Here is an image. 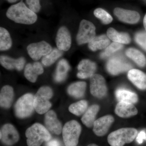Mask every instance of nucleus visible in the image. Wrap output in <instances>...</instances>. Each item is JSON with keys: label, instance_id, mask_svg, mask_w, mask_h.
<instances>
[{"label": "nucleus", "instance_id": "f3484780", "mask_svg": "<svg viewBox=\"0 0 146 146\" xmlns=\"http://www.w3.org/2000/svg\"><path fill=\"white\" fill-rule=\"evenodd\" d=\"M26 63L25 58L21 57L15 59L7 56L1 55L0 63L4 68L8 70H16L21 71L23 70Z\"/></svg>", "mask_w": 146, "mask_h": 146}, {"label": "nucleus", "instance_id": "2eb2a0df", "mask_svg": "<svg viewBox=\"0 0 146 146\" xmlns=\"http://www.w3.org/2000/svg\"><path fill=\"white\" fill-rule=\"evenodd\" d=\"M114 13L119 20L127 23H136L140 19V14L135 11L117 7L114 9Z\"/></svg>", "mask_w": 146, "mask_h": 146}, {"label": "nucleus", "instance_id": "7ed1b4c3", "mask_svg": "<svg viewBox=\"0 0 146 146\" xmlns=\"http://www.w3.org/2000/svg\"><path fill=\"white\" fill-rule=\"evenodd\" d=\"M138 135V131L133 128H123L111 132L107 140L111 146H123L130 143Z\"/></svg>", "mask_w": 146, "mask_h": 146}, {"label": "nucleus", "instance_id": "c756f323", "mask_svg": "<svg viewBox=\"0 0 146 146\" xmlns=\"http://www.w3.org/2000/svg\"><path fill=\"white\" fill-rule=\"evenodd\" d=\"M88 104L85 100H82L70 105L69 107L70 112L76 116L83 115L88 109Z\"/></svg>", "mask_w": 146, "mask_h": 146}, {"label": "nucleus", "instance_id": "ea45409f", "mask_svg": "<svg viewBox=\"0 0 146 146\" xmlns=\"http://www.w3.org/2000/svg\"><path fill=\"white\" fill-rule=\"evenodd\" d=\"M87 146H99L98 145H96L95 144H91L90 145H88Z\"/></svg>", "mask_w": 146, "mask_h": 146}, {"label": "nucleus", "instance_id": "4468645a", "mask_svg": "<svg viewBox=\"0 0 146 146\" xmlns=\"http://www.w3.org/2000/svg\"><path fill=\"white\" fill-rule=\"evenodd\" d=\"M115 121L113 116L106 115L99 118L94 122L93 131L97 136H103L107 133L108 131Z\"/></svg>", "mask_w": 146, "mask_h": 146}, {"label": "nucleus", "instance_id": "473e14b6", "mask_svg": "<svg viewBox=\"0 0 146 146\" xmlns=\"http://www.w3.org/2000/svg\"><path fill=\"white\" fill-rule=\"evenodd\" d=\"M123 47L122 44L120 43L113 42L110 44L106 48L104 51L102 53L100 56L102 58H107L114 54L115 53L120 50Z\"/></svg>", "mask_w": 146, "mask_h": 146}, {"label": "nucleus", "instance_id": "c9c22d12", "mask_svg": "<svg viewBox=\"0 0 146 146\" xmlns=\"http://www.w3.org/2000/svg\"><path fill=\"white\" fill-rule=\"evenodd\" d=\"M145 140H146V133L145 131H142L137 135L136 141L138 143L141 144L143 143Z\"/></svg>", "mask_w": 146, "mask_h": 146}, {"label": "nucleus", "instance_id": "c85d7f7f", "mask_svg": "<svg viewBox=\"0 0 146 146\" xmlns=\"http://www.w3.org/2000/svg\"><path fill=\"white\" fill-rule=\"evenodd\" d=\"M12 41L10 33L4 28H0V50L1 51L9 50L12 46Z\"/></svg>", "mask_w": 146, "mask_h": 146}, {"label": "nucleus", "instance_id": "a211bd4d", "mask_svg": "<svg viewBox=\"0 0 146 146\" xmlns=\"http://www.w3.org/2000/svg\"><path fill=\"white\" fill-rule=\"evenodd\" d=\"M44 72V68L41 63L35 62L33 64L29 63L26 65L24 75L29 81L34 83L36 81L38 76L42 74Z\"/></svg>", "mask_w": 146, "mask_h": 146}, {"label": "nucleus", "instance_id": "f8f14e48", "mask_svg": "<svg viewBox=\"0 0 146 146\" xmlns=\"http://www.w3.org/2000/svg\"><path fill=\"white\" fill-rule=\"evenodd\" d=\"M57 48L62 51H68L72 44V38L69 30L65 26L60 27L56 37Z\"/></svg>", "mask_w": 146, "mask_h": 146}, {"label": "nucleus", "instance_id": "a878e982", "mask_svg": "<svg viewBox=\"0 0 146 146\" xmlns=\"http://www.w3.org/2000/svg\"><path fill=\"white\" fill-rule=\"evenodd\" d=\"M110 44V40L108 36L101 35L96 36L89 43V49L93 51L106 48Z\"/></svg>", "mask_w": 146, "mask_h": 146}, {"label": "nucleus", "instance_id": "58836bf2", "mask_svg": "<svg viewBox=\"0 0 146 146\" xmlns=\"http://www.w3.org/2000/svg\"><path fill=\"white\" fill-rule=\"evenodd\" d=\"M6 1H7V2L9 3H14L16 2L18 0H6Z\"/></svg>", "mask_w": 146, "mask_h": 146}, {"label": "nucleus", "instance_id": "39448f33", "mask_svg": "<svg viewBox=\"0 0 146 146\" xmlns=\"http://www.w3.org/2000/svg\"><path fill=\"white\" fill-rule=\"evenodd\" d=\"M81 131V125L75 120H72L66 123L62 131L65 146H77Z\"/></svg>", "mask_w": 146, "mask_h": 146}, {"label": "nucleus", "instance_id": "e433bc0d", "mask_svg": "<svg viewBox=\"0 0 146 146\" xmlns=\"http://www.w3.org/2000/svg\"><path fill=\"white\" fill-rule=\"evenodd\" d=\"M46 146H61L60 142L57 139H51L46 142Z\"/></svg>", "mask_w": 146, "mask_h": 146}, {"label": "nucleus", "instance_id": "6ab92c4d", "mask_svg": "<svg viewBox=\"0 0 146 146\" xmlns=\"http://www.w3.org/2000/svg\"><path fill=\"white\" fill-rule=\"evenodd\" d=\"M138 112L133 104L125 102H119L115 108L116 115L121 118L129 117L137 115Z\"/></svg>", "mask_w": 146, "mask_h": 146}, {"label": "nucleus", "instance_id": "cd10ccee", "mask_svg": "<svg viewBox=\"0 0 146 146\" xmlns=\"http://www.w3.org/2000/svg\"><path fill=\"white\" fill-rule=\"evenodd\" d=\"M126 54L128 57L135 62L141 67H143L146 64V58L140 51L136 49L130 48L127 50Z\"/></svg>", "mask_w": 146, "mask_h": 146}, {"label": "nucleus", "instance_id": "bb28decb", "mask_svg": "<svg viewBox=\"0 0 146 146\" xmlns=\"http://www.w3.org/2000/svg\"><path fill=\"white\" fill-rule=\"evenodd\" d=\"M115 96L119 102H125L133 104L138 101L137 94L125 89H118L116 91Z\"/></svg>", "mask_w": 146, "mask_h": 146}, {"label": "nucleus", "instance_id": "f704fd0d", "mask_svg": "<svg viewBox=\"0 0 146 146\" xmlns=\"http://www.w3.org/2000/svg\"><path fill=\"white\" fill-rule=\"evenodd\" d=\"M28 7L35 13H38L41 8L40 0H26Z\"/></svg>", "mask_w": 146, "mask_h": 146}, {"label": "nucleus", "instance_id": "423d86ee", "mask_svg": "<svg viewBox=\"0 0 146 146\" xmlns=\"http://www.w3.org/2000/svg\"><path fill=\"white\" fill-rule=\"evenodd\" d=\"M34 98L32 94L29 93L18 99L14 106V112L17 117L25 119L31 116L35 110Z\"/></svg>", "mask_w": 146, "mask_h": 146}, {"label": "nucleus", "instance_id": "b1692460", "mask_svg": "<svg viewBox=\"0 0 146 146\" xmlns=\"http://www.w3.org/2000/svg\"><path fill=\"white\" fill-rule=\"evenodd\" d=\"M107 36L114 42L121 44H128L131 42L129 35L125 33H119L112 28H110L107 31Z\"/></svg>", "mask_w": 146, "mask_h": 146}, {"label": "nucleus", "instance_id": "f03ea898", "mask_svg": "<svg viewBox=\"0 0 146 146\" xmlns=\"http://www.w3.org/2000/svg\"><path fill=\"white\" fill-rule=\"evenodd\" d=\"M28 146H40L44 142L52 139L49 131L39 123H35L27 129L25 132Z\"/></svg>", "mask_w": 146, "mask_h": 146}, {"label": "nucleus", "instance_id": "5701e85b", "mask_svg": "<svg viewBox=\"0 0 146 146\" xmlns=\"http://www.w3.org/2000/svg\"><path fill=\"white\" fill-rule=\"evenodd\" d=\"M70 70V66L68 61L62 59L58 63L54 76L55 81L60 82L64 81L67 77Z\"/></svg>", "mask_w": 146, "mask_h": 146}, {"label": "nucleus", "instance_id": "6e6552de", "mask_svg": "<svg viewBox=\"0 0 146 146\" xmlns=\"http://www.w3.org/2000/svg\"><path fill=\"white\" fill-rule=\"evenodd\" d=\"M52 50L51 46L45 41L32 43L27 47L29 56L35 61L39 60L50 53Z\"/></svg>", "mask_w": 146, "mask_h": 146}, {"label": "nucleus", "instance_id": "4c0bfd02", "mask_svg": "<svg viewBox=\"0 0 146 146\" xmlns=\"http://www.w3.org/2000/svg\"><path fill=\"white\" fill-rule=\"evenodd\" d=\"M143 24L144 27H145V29L146 31V14L145 16V17H144L143 20Z\"/></svg>", "mask_w": 146, "mask_h": 146}, {"label": "nucleus", "instance_id": "412c9836", "mask_svg": "<svg viewBox=\"0 0 146 146\" xmlns=\"http://www.w3.org/2000/svg\"><path fill=\"white\" fill-rule=\"evenodd\" d=\"M14 97L13 88L9 85H5L1 89L0 93V105L5 109L10 108Z\"/></svg>", "mask_w": 146, "mask_h": 146}, {"label": "nucleus", "instance_id": "ddd939ff", "mask_svg": "<svg viewBox=\"0 0 146 146\" xmlns=\"http://www.w3.org/2000/svg\"><path fill=\"white\" fill-rule=\"evenodd\" d=\"M44 123L46 127L50 133L58 135L62 132V124L58 119L56 114L53 110H49L46 113Z\"/></svg>", "mask_w": 146, "mask_h": 146}, {"label": "nucleus", "instance_id": "aec40b11", "mask_svg": "<svg viewBox=\"0 0 146 146\" xmlns=\"http://www.w3.org/2000/svg\"><path fill=\"white\" fill-rule=\"evenodd\" d=\"M128 78L138 89H146V74L137 69H131L129 71Z\"/></svg>", "mask_w": 146, "mask_h": 146}, {"label": "nucleus", "instance_id": "393cba45", "mask_svg": "<svg viewBox=\"0 0 146 146\" xmlns=\"http://www.w3.org/2000/svg\"><path fill=\"white\" fill-rule=\"evenodd\" d=\"M86 84L84 82H77L68 86L67 91L71 96L76 98H80L85 94Z\"/></svg>", "mask_w": 146, "mask_h": 146}, {"label": "nucleus", "instance_id": "4be33fe9", "mask_svg": "<svg viewBox=\"0 0 146 146\" xmlns=\"http://www.w3.org/2000/svg\"><path fill=\"white\" fill-rule=\"evenodd\" d=\"M100 110V106L94 104L89 107L81 118L82 123L88 127H91L94 125L96 121V117Z\"/></svg>", "mask_w": 146, "mask_h": 146}, {"label": "nucleus", "instance_id": "0eeeda50", "mask_svg": "<svg viewBox=\"0 0 146 146\" xmlns=\"http://www.w3.org/2000/svg\"><path fill=\"white\" fill-rule=\"evenodd\" d=\"M96 27L94 24L87 20H82L77 35V42L79 45L89 43L96 37Z\"/></svg>", "mask_w": 146, "mask_h": 146}, {"label": "nucleus", "instance_id": "9b49d317", "mask_svg": "<svg viewBox=\"0 0 146 146\" xmlns=\"http://www.w3.org/2000/svg\"><path fill=\"white\" fill-rule=\"evenodd\" d=\"M19 138L18 131L12 125L6 124L1 129L0 138L2 143L5 145H13L18 142Z\"/></svg>", "mask_w": 146, "mask_h": 146}, {"label": "nucleus", "instance_id": "72a5a7b5", "mask_svg": "<svg viewBox=\"0 0 146 146\" xmlns=\"http://www.w3.org/2000/svg\"><path fill=\"white\" fill-rule=\"evenodd\" d=\"M136 43L146 50V32H140L136 33L135 37Z\"/></svg>", "mask_w": 146, "mask_h": 146}, {"label": "nucleus", "instance_id": "20e7f679", "mask_svg": "<svg viewBox=\"0 0 146 146\" xmlns=\"http://www.w3.org/2000/svg\"><path fill=\"white\" fill-rule=\"evenodd\" d=\"M52 89L48 86L40 87L35 95L34 106L35 110L40 115L46 113L51 107L50 100L53 96Z\"/></svg>", "mask_w": 146, "mask_h": 146}, {"label": "nucleus", "instance_id": "7c9ffc66", "mask_svg": "<svg viewBox=\"0 0 146 146\" xmlns=\"http://www.w3.org/2000/svg\"><path fill=\"white\" fill-rule=\"evenodd\" d=\"M63 51L58 48L54 49L50 53L43 57L42 63L46 67L50 66L61 57Z\"/></svg>", "mask_w": 146, "mask_h": 146}, {"label": "nucleus", "instance_id": "9d476101", "mask_svg": "<svg viewBox=\"0 0 146 146\" xmlns=\"http://www.w3.org/2000/svg\"><path fill=\"white\" fill-rule=\"evenodd\" d=\"M106 68L111 74L117 75L131 70V66L123 58L120 56H115L108 60Z\"/></svg>", "mask_w": 146, "mask_h": 146}, {"label": "nucleus", "instance_id": "dca6fc26", "mask_svg": "<svg viewBox=\"0 0 146 146\" xmlns=\"http://www.w3.org/2000/svg\"><path fill=\"white\" fill-rule=\"evenodd\" d=\"M78 73L77 76L78 78L86 79L91 77L95 74L97 70L96 63L88 59L82 60L78 66Z\"/></svg>", "mask_w": 146, "mask_h": 146}, {"label": "nucleus", "instance_id": "1a4fd4ad", "mask_svg": "<svg viewBox=\"0 0 146 146\" xmlns=\"http://www.w3.org/2000/svg\"><path fill=\"white\" fill-rule=\"evenodd\" d=\"M90 78L91 95L98 98L105 96L107 94L108 89L104 78L98 74H94Z\"/></svg>", "mask_w": 146, "mask_h": 146}, {"label": "nucleus", "instance_id": "2f4dec72", "mask_svg": "<svg viewBox=\"0 0 146 146\" xmlns=\"http://www.w3.org/2000/svg\"><path fill=\"white\" fill-rule=\"evenodd\" d=\"M94 13L96 17L100 19L103 23L105 25L110 23L113 20L111 15L103 9L97 8L94 10Z\"/></svg>", "mask_w": 146, "mask_h": 146}, {"label": "nucleus", "instance_id": "f257e3e1", "mask_svg": "<svg viewBox=\"0 0 146 146\" xmlns=\"http://www.w3.org/2000/svg\"><path fill=\"white\" fill-rule=\"evenodd\" d=\"M6 15L15 23L23 25H32L37 20L36 13L31 10L22 1L10 6Z\"/></svg>", "mask_w": 146, "mask_h": 146}]
</instances>
